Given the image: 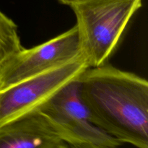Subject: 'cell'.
I'll return each instance as SVG.
<instances>
[{
    "label": "cell",
    "mask_w": 148,
    "mask_h": 148,
    "mask_svg": "<svg viewBox=\"0 0 148 148\" xmlns=\"http://www.w3.org/2000/svg\"><path fill=\"white\" fill-rule=\"evenodd\" d=\"M76 26L30 49L23 48L0 65V88L47 72L80 57Z\"/></svg>",
    "instance_id": "5"
},
{
    "label": "cell",
    "mask_w": 148,
    "mask_h": 148,
    "mask_svg": "<svg viewBox=\"0 0 148 148\" xmlns=\"http://www.w3.org/2000/svg\"><path fill=\"white\" fill-rule=\"evenodd\" d=\"M80 93L91 121L121 143L148 148V82L110 64L79 76Z\"/></svg>",
    "instance_id": "1"
},
{
    "label": "cell",
    "mask_w": 148,
    "mask_h": 148,
    "mask_svg": "<svg viewBox=\"0 0 148 148\" xmlns=\"http://www.w3.org/2000/svg\"><path fill=\"white\" fill-rule=\"evenodd\" d=\"M88 67L80 56L42 75L0 88V125L39 111L61 88Z\"/></svg>",
    "instance_id": "3"
},
{
    "label": "cell",
    "mask_w": 148,
    "mask_h": 148,
    "mask_svg": "<svg viewBox=\"0 0 148 148\" xmlns=\"http://www.w3.org/2000/svg\"><path fill=\"white\" fill-rule=\"evenodd\" d=\"M70 148H116L114 147H111V146L103 145H97L92 144V143H78V144L70 145H69Z\"/></svg>",
    "instance_id": "8"
},
{
    "label": "cell",
    "mask_w": 148,
    "mask_h": 148,
    "mask_svg": "<svg viewBox=\"0 0 148 148\" xmlns=\"http://www.w3.org/2000/svg\"><path fill=\"white\" fill-rule=\"evenodd\" d=\"M23 48L17 25L0 10V65Z\"/></svg>",
    "instance_id": "7"
},
{
    "label": "cell",
    "mask_w": 148,
    "mask_h": 148,
    "mask_svg": "<svg viewBox=\"0 0 148 148\" xmlns=\"http://www.w3.org/2000/svg\"><path fill=\"white\" fill-rule=\"evenodd\" d=\"M59 3L64 4V5H67V6H71L74 3L77 2L78 1H80V0H57Z\"/></svg>",
    "instance_id": "9"
},
{
    "label": "cell",
    "mask_w": 148,
    "mask_h": 148,
    "mask_svg": "<svg viewBox=\"0 0 148 148\" xmlns=\"http://www.w3.org/2000/svg\"><path fill=\"white\" fill-rule=\"evenodd\" d=\"M63 148H70V147H69V145H65L64 147Z\"/></svg>",
    "instance_id": "10"
},
{
    "label": "cell",
    "mask_w": 148,
    "mask_h": 148,
    "mask_svg": "<svg viewBox=\"0 0 148 148\" xmlns=\"http://www.w3.org/2000/svg\"><path fill=\"white\" fill-rule=\"evenodd\" d=\"M66 145L40 111L0 125V148H63Z\"/></svg>",
    "instance_id": "6"
},
{
    "label": "cell",
    "mask_w": 148,
    "mask_h": 148,
    "mask_svg": "<svg viewBox=\"0 0 148 148\" xmlns=\"http://www.w3.org/2000/svg\"><path fill=\"white\" fill-rule=\"evenodd\" d=\"M143 0H80L75 13L81 56L89 67L108 63Z\"/></svg>",
    "instance_id": "2"
},
{
    "label": "cell",
    "mask_w": 148,
    "mask_h": 148,
    "mask_svg": "<svg viewBox=\"0 0 148 148\" xmlns=\"http://www.w3.org/2000/svg\"><path fill=\"white\" fill-rule=\"evenodd\" d=\"M79 77L61 88L39 111L49 120L67 145L92 143L117 147L122 143L91 121L80 93Z\"/></svg>",
    "instance_id": "4"
}]
</instances>
